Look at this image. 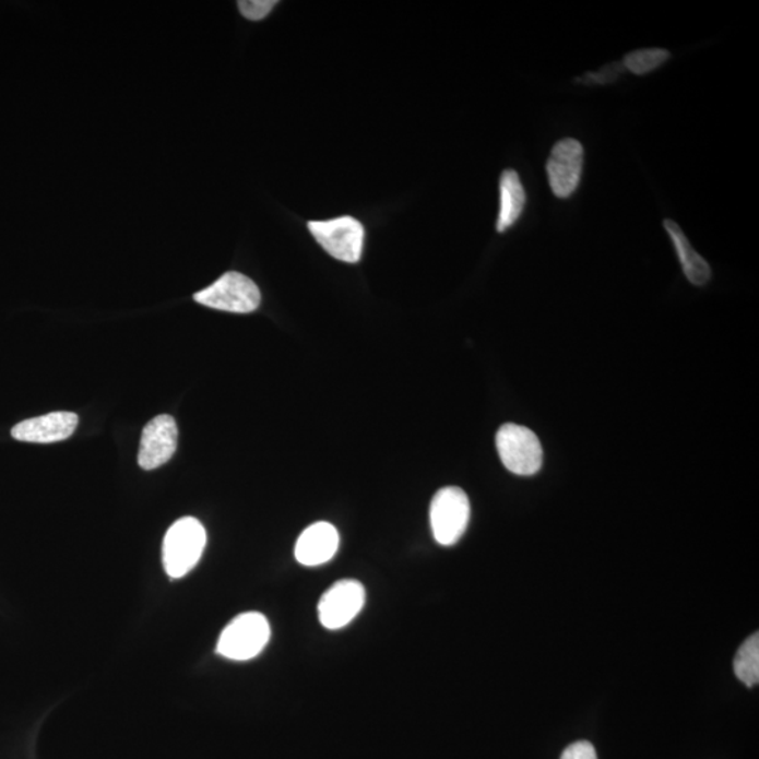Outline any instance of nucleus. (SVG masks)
Instances as JSON below:
<instances>
[{
    "mask_svg": "<svg viewBox=\"0 0 759 759\" xmlns=\"http://www.w3.org/2000/svg\"><path fill=\"white\" fill-rule=\"evenodd\" d=\"M194 301L214 310L248 315L261 304V292L245 274L228 272L212 286L195 293Z\"/></svg>",
    "mask_w": 759,
    "mask_h": 759,
    "instance_id": "obj_5",
    "label": "nucleus"
},
{
    "mask_svg": "<svg viewBox=\"0 0 759 759\" xmlns=\"http://www.w3.org/2000/svg\"><path fill=\"white\" fill-rule=\"evenodd\" d=\"M178 448V425L170 415H158L142 430L139 464L155 470L168 463Z\"/></svg>",
    "mask_w": 759,
    "mask_h": 759,
    "instance_id": "obj_9",
    "label": "nucleus"
},
{
    "mask_svg": "<svg viewBox=\"0 0 759 759\" xmlns=\"http://www.w3.org/2000/svg\"><path fill=\"white\" fill-rule=\"evenodd\" d=\"M525 205L526 192L518 173L512 169L503 170L499 180L498 233H506L511 228L521 217Z\"/></svg>",
    "mask_w": 759,
    "mask_h": 759,
    "instance_id": "obj_12",
    "label": "nucleus"
},
{
    "mask_svg": "<svg viewBox=\"0 0 759 759\" xmlns=\"http://www.w3.org/2000/svg\"><path fill=\"white\" fill-rule=\"evenodd\" d=\"M366 602V590L359 581L342 580L321 596L318 618L328 630H340L360 614Z\"/></svg>",
    "mask_w": 759,
    "mask_h": 759,
    "instance_id": "obj_7",
    "label": "nucleus"
},
{
    "mask_svg": "<svg viewBox=\"0 0 759 759\" xmlns=\"http://www.w3.org/2000/svg\"><path fill=\"white\" fill-rule=\"evenodd\" d=\"M734 673L748 688L759 683V635L749 636L734 659Z\"/></svg>",
    "mask_w": 759,
    "mask_h": 759,
    "instance_id": "obj_14",
    "label": "nucleus"
},
{
    "mask_svg": "<svg viewBox=\"0 0 759 759\" xmlns=\"http://www.w3.org/2000/svg\"><path fill=\"white\" fill-rule=\"evenodd\" d=\"M276 0H241V2H238V8L239 12L248 21L258 22L266 17L272 12V9L276 7Z\"/></svg>",
    "mask_w": 759,
    "mask_h": 759,
    "instance_id": "obj_16",
    "label": "nucleus"
},
{
    "mask_svg": "<svg viewBox=\"0 0 759 759\" xmlns=\"http://www.w3.org/2000/svg\"><path fill=\"white\" fill-rule=\"evenodd\" d=\"M308 229L332 258L346 263L360 261L361 251H364L365 228L354 217L311 222L308 223Z\"/></svg>",
    "mask_w": 759,
    "mask_h": 759,
    "instance_id": "obj_6",
    "label": "nucleus"
},
{
    "mask_svg": "<svg viewBox=\"0 0 759 759\" xmlns=\"http://www.w3.org/2000/svg\"><path fill=\"white\" fill-rule=\"evenodd\" d=\"M271 639V626L262 614L247 612L237 616L223 630L217 643V654L233 661L258 657Z\"/></svg>",
    "mask_w": 759,
    "mask_h": 759,
    "instance_id": "obj_2",
    "label": "nucleus"
},
{
    "mask_svg": "<svg viewBox=\"0 0 759 759\" xmlns=\"http://www.w3.org/2000/svg\"><path fill=\"white\" fill-rule=\"evenodd\" d=\"M207 535L195 518H182L169 527L164 538V566L170 578H182L193 570L202 558Z\"/></svg>",
    "mask_w": 759,
    "mask_h": 759,
    "instance_id": "obj_1",
    "label": "nucleus"
},
{
    "mask_svg": "<svg viewBox=\"0 0 759 759\" xmlns=\"http://www.w3.org/2000/svg\"><path fill=\"white\" fill-rule=\"evenodd\" d=\"M467 494L459 487H444L435 494L430 502V527L440 546H453L463 537L470 522Z\"/></svg>",
    "mask_w": 759,
    "mask_h": 759,
    "instance_id": "obj_3",
    "label": "nucleus"
},
{
    "mask_svg": "<svg viewBox=\"0 0 759 759\" xmlns=\"http://www.w3.org/2000/svg\"><path fill=\"white\" fill-rule=\"evenodd\" d=\"M340 547V533L328 522L308 526L296 543L297 561L303 566L317 567L332 560Z\"/></svg>",
    "mask_w": 759,
    "mask_h": 759,
    "instance_id": "obj_11",
    "label": "nucleus"
},
{
    "mask_svg": "<svg viewBox=\"0 0 759 759\" xmlns=\"http://www.w3.org/2000/svg\"><path fill=\"white\" fill-rule=\"evenodd\" d=\"M620 73L621 63H612L609 67L602 68L600 72L588 73L586 80H590L592 83H601V85H605V83H610L618 80Z\"/></svg>",
    "mask_w": 759,
    "mask_h": 759,
    "instance_id": "obj_18",
    "label": "nucleus"
},
{
    "mask_svg": "<svg viewBox=\"0 0 759 759\" xmlns=\"http://www.w3.org/2000/svg\"><path fill=\"white\" fill-rule=\"evenodd\" d=\"M664 227L667 229L671 241L674 244L675 251L678 253L679 262L683 264L685 276L695 286H704L712 278V269L690 245L687 235L684 234L679 225L673 220H665Z\"/></svg>",
    "mask_w": 759,
    "mask_h": 759,
    "instance_id": "obj_13",
    "label": "nucleus"
},
{
    "mask_svg": "<svg viewBox=\"0 0 759 759\" xmlns=\"http://www.w3.org/2000/svg\"><path fill=\"white\" fill-rule=\"evenodd\" d=\"M584 168V149L574 139L558 141L547 161L548 183L558 199H568L576 193Z\"/></svg>",
    "mask_w": 759,
    "mask_h": 759,
    "instance_id": "obj_8",
    "label": "nucleus"
},
{
    "mask_svg": "<svg viewBox=\"0 0 759 759\" xmlns=\"http://www.w3.org/2000/svg\"><path fill=\"white\" fill-rule=\"evenodd\" d=\"M496 443L499 458L509 472L518 476H533L542 469L541 440L526 426L502 425L497 432Z\"/></svg>",
    "mask_w": 759,
    "mask_h": 759,
    "instance_id": "obj_4",
    "label": "nucleus"
},
{
    "mask_svg": "<svg viewBox=\"0 0 759 759\" xmlns=\"http://www.w3.org/2000/svg\"><path fill=\"white\" fill-rule=\"evenodd\" d=\"M669 58L667 50L661 48H649V50H638L625 57L624 67L628 68L635 75H645V73L657 70Z\"/></svg>",
    "mask_w": 759,
    "mask_h": 759,
    "instance_id": "obj_15",
    "label": "nucleus"
},
{
    "mask_svg": "<svg viewBox=\"0 0 759 759\" xmlns=\"http://www.w3.org/2000/svg\"><path fill=\"white\" fill-rule=\"evenodd\" d=\"M561 759H597V756L590 742H577L565 749Z\"/></svg>",
    "mask_w": 759,
    "mask_h": 759,
    "instance_id": "obj_17",
    "label": "nucleus"
},
{
    "mask_svg": "<svg viewBox=\"0 0 759 759\" xmlns=\"http://www.w3.org/2000/svg\"><path fill=\"white\" fill-rule=\"evenodd\" d=\"M78 423L76 414L60 411L37 418L26 419L12 429V436L21 442L56 443L71 438L75 432Z\"/></svg>",
    "mask_w": 759,
    "mask_h": 759,
    "instance_id": "obj_10",
    "label": "nucleus"
}]
</instances>
